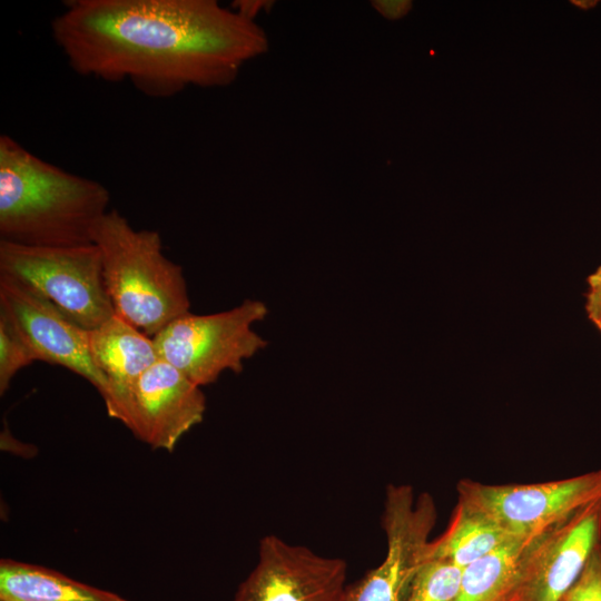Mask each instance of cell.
Masks as SVG:
<instances>
[{"mask_svg":"<svg viewBox=\"0 0 601 601\" xmlns=\"http://www.w3.org/2000/svg\"><path fill=\"white\" fill-rule=\"evenodd\" d=\"M51 35L76 73L152 98L229 86L268 49L256 21L215 0L67 1Z\"/></svg>","mask_w":601,"mask_h":601,"instance_id":"cell-1","label":"cell"},{"mask_svg":"<svg viewBox=\"0 0 601 601\" xmlns=\"http://www.w3.org/2000/svg\"><path fill=\"white\" fill-rule=\"evenodd\" d=\"M109 203L110 193L101 183L0 136V240L31 247L93 244Z\"/></svg>","mask_w":601,"mask_h":601,"instance_id":"cell-2","label":"cell"},{"mask_svg":"<svg viewBox=\"0 0 601 601\" xmlns=\"http://www.w3.org/2000/svg\"><path fill=\"white\" fill-rule=\"evenodd\" d=\"M93 244L115 314L154 338L174 319L189 313L183 267L162 253L157 230L135 229L118 210L98 224Z\"/></svg>","mask_w":601,"mask_h":601,"instance_id":"cell-3","label":"cell"},{"mask_svg":"<svg viewBox=\"0 0 601 601\" xmlns=\"http://www.w3.org/2000/svg\"><path fill=\"white\" fill-rule=\"evenodd\" d=\"M267 314L264 302L247 298L228 311L181 315L152 339L160 359L201 387L216 382L226 371L240 373L244 361L267 346V341L253 329Z\"/></svg>","mask_w":601,"mask_h":601,"instance_id":"cell-4","label":"cell"},{"mask_svg":"<svg viewBox=\"0 0 601 601\" xmlns=\"http://www.w3.org/2000/svg\"><path fill=\"white\" fill-rule=\"evenodd\" d=\"M0 273L26 283L87 331L115 315L95 244L31 247L0 240Z\"/></svg>","mask_w":601,"mask_h":601,"instance_id":"cell-5","label":"cell"},{"mask_svg":"<svg viewBox=\"0 0 601 601\" xmlns=\"http://www.w3.org/2000/svg\"><path fill=\"white\" fill-rule=\"evenodd\" d=\"M459 501L499 524L515 539L530 540L601 499V469L573 477L532 484H484L461 480Z\"/></svg>","mask_w":601,"mask_h":601,"instance_id":"cell-6","label":"cell"},{"mask_svg":"<svg viewBox=\"0 0 601 601\" xmlns=\"http://www.w3.org/2000/svg\"><path fill=\"white\" fill-rule=\"evenodd\" d=\"M106 408L140 441L171 452L181 436L203 421L206 397L200 386L159 359Z\"/></svg>","mask_w":601,"mask_h":601,"instance_id":"cell-7","label":"cell"},{"mask_svg":"<svg viewBox=\"0 0 601 601\" xmlns=\"http://www.w3.org/2000/svg\"><path fill=\"white\" fill-rule=\"evenodd\" d=\"M436 521V508L426 493L415 497L410 485L391 484L382 518L386 535L384 560L354 584L345 601H402L423 561Z\"/></svg>","mask_w":601,"mask_h":601,"instance_id":"cell-8","label":"cell"},{"mask_svg":"<svg viewBox=\"0 0 601 601\" xmlns=\"http://www.w3.org/2000/svg\"><path fill=\"white\" fill-rule=\"evenodd\" d=\"M347 564L269 534L259 542L255 568L233 601H345Z\"/></svg>","mask_w":601,"mask_h":601,"instance_id":"cell-9","label":"cell"},{"mask_svg":"<svg viewBox=\"0 0 601 601\" xmlns=\"http://www.w3.org/2000/svg\"><path fill=\"white\" fill-rule=\"evenodd\" d=\"M0 307L40 362L59 365L87 380L104 397L108 381L93 364L88 331L26 283L0 273Z\"/></svg>","mask_w":601,"mask_h":601,"instance_id":"cell-10","label":"cell"},{"mask_svg":"<svg viewBox=\"0 0 601 601\" xmlns=\"http://www.w3.org/2000/svg\"><path fill=\"white\" fill-rule=\"evenodd\" d=\"M601 543V499L531 539L523 551L519 601H561Z\"/></svg>","mask_w":601,"mask_h":601,"instance_id":"cell-11","label":"cell"},{"mask_svg":"<svg viewBox=\"0 0 601 601\" xmlns=\"http://www.w3.org/2000/svg\"><path fill=\"white\" fill-rule=\"evenodd\" d=\"M91 359L108 381L105 404L122 396L160 357L154 339L114 315L88 331Z\"/></svg>","mask_w":601,"mask_h":601,"instance_id":"cell-12","label":"cell"},{"mask_svg":"<svg viewBox=\"0 0 601 601\" xmlns=\"http://www.w3.org/2000/svg\"><path fill=\"white\" fill-rule=\"evenodd\" d=\"M515 540L520 539L479 510L457 501L446 530L428 541L423 559L446 561L464 569Z\"/></svg>","mask_w":601,"mask_h":601,"instance_id":"cell-13","label":"cell"},{"mask_svg":"<svg viewBox=\"0 0 601 601\" xmlns=\"http://www.w3.org/2000/svg\"><path fill=\"white\" fill-rule=\"evenodd\" d=\"M0 601H128L41 565L0 562Z\"/></svg>","mask_w":601,"mask_h":601,"instance_id":"cell-14","label":"cell"},{"mask_svg":"<svg viewBox=\"0 0 601 601\" xmlns=\"http://www.w3.org/2000/svg\"><path fill=\"white\" fill-rule=\"evenodd\" d=\"M530 540H515L465 566L452 601H519L522 555Z\"/></svg>","mask_w":601,"mask_h":601,"instance_id":"cell-15","label":"cell"},{"mask_svg":"<svg viewBox=\"0 0 601 601\" xmlns=\"http://www.w3.org/2000/svg\"><path fill=\"white\" fill-rule=\"evenodd\" d=\"M463 569L441 560H425L414 573L402 601H452Z\"/></svg>","mask_w":601,"mask_h":601,"instance_id":"cell-16","label":"cell"},{"mask_svg":"<svg viewBox=\"0 0 601 601\" xmlns=\"http://www.w3.org/2000/svg\"><path fill=\"white\" fill-rule=\"evenodd\" d=\"M38 361L7 312L0 307V394L3 395L16 374Z\"/></svg>","mask_w":601,"mask_h":601,"instance_id":"cell-17","label":"cell"},{"mask_svg":"<svg viewBox=\"0 0 601 601\" xmlns=\"http://www.w3.org/2000/svg\"><path fill=\"white\" fill-rule=\"evenodd\" d=\"M561 601H601V543Z\"/></svg>","mask_w":601,"mask_h":601,"instance_id":"cell-18","label":"cell"},{"mask_svg":"<svg viewBox=\"0 0 601 601\" xmlns=\"http://www.w3.org/2000/svg\"><path fill=\"white\" fill-rule=\"evenodd\" d=\"M585 312L588 318L601 332V265L588 276Z\"/></svg>","mask_w":601,"mask_h":601,"instance_id":"cell-19","label":"cell"},{"mask_svg":"<svg viewBox=\"0 0 601 601\" xmlns=\"http://www.w3.org/2000/svg\"><path fill=\"white\" fill-rule=\"evenodd\" d=\"M269 2L266 1H256V0H242V1H235L234 4L230 7L236 12L242 14L245 18H248L250 20L255 21V18L258 16V13L264 10Z\"/></svg>","mask_w":601,"mask_h":601,"instance_id":"cell-20","label":"cell"},{"mask_svg":"<svg viewBox=\"0 0 601 601\" xmlns=\"http://www.w3.org/2000/svg\"><path fill=\"white\" fill-rule=\"evenodd\" d=\"M400 2H393V1H374L373 7L376 8V10L382 13L383 16L387 18H396L400 17V13L405 12V2L403 4H398Z\"/></svg>","mask_w":601,"mask_h":601,"instance_id":"cell-21","label":"cell"}]
</instances>
